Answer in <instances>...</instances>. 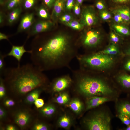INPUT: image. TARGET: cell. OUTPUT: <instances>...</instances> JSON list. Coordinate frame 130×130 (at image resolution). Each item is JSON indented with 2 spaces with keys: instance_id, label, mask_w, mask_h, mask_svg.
Returning <instances> with one entry per match:
<instances>
[{
  "instance_id": "cell-1",
  "label": "cell",
  "mask_w": 130,
  "mask_h": 130,
  "mask_svg": "<svg viewBox=\"0 0 130 130\" xmlns=\"http://www.w3.org/2000/svg\"><path fill=\"white\" fill-rule=\"evenodd\" d=\"M71 37L58 34L42 42H37L30 50L32 63L42 71L67 67L78 51L72 46Z\"/></svg>"
},
{
  "instance_id": "cell-2",
  "label": "cell",
  "mask_w": 130,
  "mask_h": 130,
  "mask_svg": "<svg viewBox=\"0 0 130 130\" xmlns=\"http://www.w3.org/2000/svg\"><path fill=\"white\" fill-rule=\"evenodd\" d=\"M2 75L6 88L19 96L36 88L45 87L48 83L43 71L32 63L6 68Z\"/></svg>"
},
{
  "instance_id": "cell-3",
  "label": "cell",
  "mask_w": 130,
  "mask_h": 130,
  "mask_svg": "<svg viewBox=\"0 0 130 130\" xmlns=\"http://www.w3.org/2000/svg\"><path fill=\"white\" fill-rule=\"evenodd\" d=\"M77 86L86 100L94 96L111 97L117 99L122 93L106 79L88 75L79 76Z\"/></svg>"
},
{
  "instance_id": "cell-4",
  "label": "cell",
  "mask_w": 130,
  "mask_h": 130,
  "mask_svg": "<svg viewBox=\"0 0 130 130\" xmlns=\"http://www.w3.org/2000/svg\"><path fill=\"white\" fill-rule=\"evenodd\" d=\"M84 117L83 123L88 130H112V120L113 117L109 107L105 104L90 110Z\"/></svg>"
},
{
  "instance_id": "cell-5",
  "label": "cell",
  "mask_w": 130,
  "mask_h": 130,
  "mask_svg": "<svg viewBox=\"0 0 130 130\" xmlns=\"http://www.w3.org/2000/svg\"><path fill=\"white\" fill-rule=\"evenodd\" d=\"M109 55L101 53L87 56L78 55L76 57L81 66L93 69H106L111 66L114 59Z\"/></svg>"
},
{
  "instance_id": "cell-6",
  "label": "cell",
  "mask_w": 130,
  "mask_h": 130,
  "mask_svg": "<svg viewBox=\"0 0 130 130\" xmlns=\"http://www.w3.org/2000/svg\"><path fill=\"white\" fill-rule=\"evenodd\" d=\"M13 118L14 122L21 130H25L31 127L34 120L32 112L26 108L17 110L14 113Z\"/></svg>"
},
{
  "instance_id": "cell-7",
  "label": "cell",
  "mask_w": 130,
  "mask_h": 130,
  "mask_svg": "<svg viewBox=\"0 0 130 130\" xmlns=\"http://www.w3.org/2000/svg\"><path fill=\"white\" fill-rule=\"evenodd\" d=\"M101 39L100 33L94 30H90L86 31L82 36V44L88 48L95 47L99 43Z\"/></svg>"
},
{
  "instance_id": "cell-8",
  "label": "cell",
  "mask_w": 130,
  "mask_h": 130,
  "mask_svg": "<svg viewBox=\"0 0 130 130\" xmlns=\"http://www.w3.org/2000/svg\"><path fill=\"white\" fill-rule=\"evenodd\" d=\"M130 95L127 94L124 98L117 99L115 102L116 116L125 115L130 119Z\"/></svg>"
},
{
  "instance_id": "cell-9",
  "label": "cell",
  "mask_w": 130,
  "mask_h": 130,
  "mask_svg": "<svg viewBox=\"0 0 130 130\" xmlns=\"http://www.w3.org/2000/svg\"><path fill=\"white\" fill-rule=\"evenodd\" d=\"M72 82V79L69 75H64L54 80L50 84V88L53 92H58L67 88Z\"/></svg>"
},
{
  "instance_id": "cell-10",
  "label": "cell",
  "mask_w": 130,
  "mask_h": 130,
  "mask_svg": "<svg viewBox=\"0 0 130 130\" xmlns=\"http://www.w3.org/2000/svg\"><path fill=\"white\" fill-rule=\"evenodd\" d=\"M98 18L93 8L88 7L84 9L81 14L80 23L84 26H90L95 25Z\"/></svg>"
},
{
  "instance_id": "cell-11",
  "label": "cell",
  "mask_w": 130,
  "mask_h": 130,
  "mask_svg": "<svg viewBox=\"0 0 130 130\" xmlns=\"http://www.w3.org/2000/svg\"><path fill=\"white\" fill-rule=\"evenodd\" d=\"M117 99L111 97L102 96H94L86 100L85 111L89 110L105 104L106 103L114 102Z\"/></svg>"
},
{
  "instance_id": "cell-12",
  "label": "cell",
  "mask_w": 130,
  "mask_h": 130,
  "mask_svg": "<svg viewBox=\"0 0 130 130\" xmlns=\"http://www.w3.org/2000/svg\"><path fill=\"white\" fill-rule=\"evenodd\" d=\"M116 79L119 86L118 89L121 93L130 95V74L123 73L117 76Z\"/></svg>"
},
{
  "instance_id": "cell-13",
  "label": "cell",
  "mask_w": 130,
  "mask_h": 130,
  "mask_svg": "<svg viewBox=\"0 0 130 130\" xmlns=\"http://www.w3.org/2000/svg\"><path fill=\"white\" fill-rule=\"evenodd\" d=\"M54 23L49 20H40L35 22L33 25L29 32V36H33L49 30Z\"/></svg>"
},
{
  "instance_id": "cell-14",
  "label": "cell",
  "mask_w": 130,
  "mask_h": 130,
  "mask_svg": "<svg viewBox=\"0 0 130 130\" xmlns=\"http://www.w3.org/2000/svg\"><path fill=\"white\" fill-rule=\"evenodd\" d=\"M34 14L33 13L26 14L22 18L17 31L18 33L26 31L33 24Z\"/></svg>"
},
{
  "instance_id": "cell-15",
  "label": "cell",
  "mask_w": 130,
  "mask_h": 130,
  "mask_svg": "<svg viewBox=\"0 0 130 130\" xmlns=\"http://www.w3.org/2000/svg\"><path fill=\"white\" fill-rule=\"evenodd\" d=\"M26 52L30 53L31 50L26 51L25 49L24 46H17L13 45L10 52L6 56H12L14 57L17 61L18 65H20V62L21 58L24 54Z\"/></svg>"
},
{
  "instance_id": "cell-16",
  "label": "cell",
  "mask_w": 130,
  "mask_h": 130,
  "mask_svg": "<svg viewBox=\"0 0 130 130\" xmlns=\"http://www.w3.org/2000/svg\"><path fill=\"white\" fill-rule=\"evenodd\" d=\"M45 87H40L36 88L26 94L24 98V103L29 105L33 104L37 99L39 98L41 93Z\"/></svg>"
},
{
  "instance_id": "cell-17",
  "label": "cell",
  "mask_w": 130,
  "mask_h": 130,
  "mask_svg": "<svg viewBox=\"0 0 130 130\" xmlns=\"http://www.w3.org/2000/svg\"><path fill=\"white\" fill-rule=\"evenodd\" d=\"M63 0H56L53 6V9L51 17L54 21H56L60 16L65 6Z\"/></svg>"
},
{
  "instance_id": "cell-18",
  "label": "cell",
  "mask_w": 130,
  "mask_h": 130,
  "mask_svg": "<svg viewBox=\"0 0 130 130\" xmlns=\"http://www.w3.org/2000/svg\"><path fill=\"white\" fill-rule=\"evenodd\" d=\"M56 111V109L55 106L52 104L44 105L39 109V112L40 114L46 117H52L55 114Z\"/></svg>"
},
{
  "instance_id": "cell-19",
  "label": "cell",
  "mask_w": 130,
  "mask_h": 130,
  "mask_svg": "<svg viewBox=\"0 0 130 130\" xmlns=\"http://www.w3.org/2000/svg\"><path fill=\"white\" fill-rule=\"evenodd\" d=\"M68 106L75 113H79L85 110V106L79 99H74L69 103Z\"/></svg>"
},
{
  "instance_id": "cell-20",
  "label": "cell",
  "mask_w": 130,
  "mask_h": 130,
  "mask_svg": "<svg viewBox=\"0 0 130 130\" xmlns=\"http://www.w3.org/2000/svg\"><path fill=\"white\" fill-rule=\"evenodd\" d=\"M11 10L7 16L8 22L10 24L16 21L19 18L22 11L21 5Z\"/></svg>"
},
{
  "instance_id": "cell-21",
  "label": "cell",
  "mask_w": 130,
  "mask_h": 130,
  "mask_svg": "<svg viewBox=\"0 0 130 130\" xmlns=\"http://www.w3.org/2000/svg\"><path fill=\"white\" fill-rule=\"evenodd\" d=\"M47 7L44 4H41L36 8L37 16L40 18L46 20H49L51 18Z\"/></svg>"
},
{
  "instance_id": "cell-22",
  "label": "cell",
  "mask_w": 130,
  "mask_h": 130,
  "mask_svg": "<svg viewBox=\"0 0 130 130\" xmlns=\"http://www.w3.org/2000/svg\"><path fill=\"white\" fill-rule=\"evenodd\" d=\"M72 120L70 117L68 115L65 114L59 118L58 122V124L60 127L68 129L71 126Z\"/></svg>"
},
{
  "instance_id": "cell-23",
  "label": "cell",
  "mask_w": 130,
  "mask_h": 130,
  "mask_svg": "<svg viewBox=\"0 0 130 130\" xmlns=\"http://www.w3.org/2000/svg\"><path fill=\"white\" fill-rule=\"evenodd\" d=\"M30 127V129L32 130H48L50 129L49 125L46 124L36 120H35Z\"/></svg>"
},
{
  "instance_id": "cell-24",
  "label": "cell",
  "mask_w": 130,
  "mask_h": 130,
  "mask_svg": "<svg viewBox=\"0 0 130 130\" xmlns=\"http://www.w3.org/2000/svg\"><path fill=\"white\" fill-rule=\"evenodd\" d=\"M22 0H7L4 6L9 10H11L21 5Z\"/></svg>"
},
{
  "instance_id": "cell-25",
  "label": "cell",
  "mask_w": 130,
  "mask_h": 130,
  "mask_svg": "<svg viewBox=\"0 0 130 130\" xmlns=\"http://www.w3.org/2000/svg\"><path fill=\"white\" fill-rule=\"evenodd\" d=\"M117 12L123 20L126 22L130 21V11L128 8L124 7L118 9Z\"/></svg>"
},
{
  "instance_id": "cell-26",
  "label": "cell",
  "mask_w": 130,
  "mask_h": 130,
  "mask_svg": "<svg viewBox=\"0 0 130 130\" xmlns=\"http://www.w3.org/2000/svg\"><path fill=\"white\" fill-rule=\"evenodd\" d=\"M69 100V96L66 93H63L60 94L55 98L54 101L58 104H64L67 103Z\"/></svg>"
},
{
  "instance_id": "cell-27",
  "label": "cell",
  "mask_w": 130,
  "mask_h": 130,
  "mask_svg": "<svg viewBox=\"0 0 130 130\" xmlns=\"http://www.w3.org/2000/svg\"><path fill=\"white\" fill-rule=\"evenodd\" d=\"M113 26L114 29L120 33L125 36L130 35V31L126 27L119 24L114 25Z\"/></svg>"
},
{
  "instance_id": "cell-28",
  "label": "cell",
  "mask_w": 130,
  "mask_h": 130,
  "mask_svg": "<svg viewBox=\"0 0 130 130\" xmlns=\"http://www.w3.org/2000/svg\"><path fill=\"white\" fill-rule=\"evenodd\" d=\"M64 24L73 29L78 30L81 29L84 26L80 22L73 20L69 22Z\"/></svg>"
},
{
  "instance_id": "cell-29",
  "label": "cell",
  "mask_w": 130,
  "mask_h": 130,
  "mask_svg": "<svg viewBox=\"0 0 130 130\" xmlns=\"http://www.w3.org/2000/svg\"><path fill=\"white\" fill-rule=\"evenodd\" d=\"M38 0H22L21 5L26 10L33 7L36 4Z\"/></svg>"
},
{
  "instance_id": "cell-30",
  "label": "cell",
  "mask_w": 130,
  "mask_h": 130,
  "mask_svg": "<svg viewBox=\"0 0 130 130\" xmlns=\"http://www.w3.org/2000/svg\"><path fill=\"white\" fill-rule=\"evenodd\" d=\"M6 87L3 78L1 76L0 78V99L3 100L6 97Z\"/></svg>"
},
{
  "instance_id": "cell-31",
  "label": "cell",
  "mask_w": 130,
  "mask_h": 130,
  "mask_svg": "<svg viewBox=\"0 0 130 130\" xmlns=\"http://www.w3.org/2000/svg\"><path fill=\"white\" fill-rule=\"evenodd\" d=\"M7 56L6 54H3L1 52L0 53V74L2 76L3 72L6 68H5V65L4 58Z\"/></svg>"
},
{
  "instance_id": "cell-32",
  "label": "cell",
  "mask_w": 130,
  "mask_h": 130,
  "mask_svg": "<svg viewBox=\"0 0 130 130\" xmlns=\"http://www.w3.org/2000/svg\"><path fill=\"white\" fill-rule=\"evenodd\" d=\"M3 100V104L5 107H13L15 105V102L13 100L7 97Z\"/></svg>"
},
{
  "instance_id": "cell-33",
  "label": "cell",
  "mask_w": 130,
  "mask_h": 130,
  "mask_svg": "<svg viewBox=\"0 0 130 130\" xmlns=\"http://www.w3.org/2000/svg\"><path fill=\"white\" fill-rule=\"evenodd\" d=\"M60 20L64 23L69 22L73 20V18L71 15L68 14H65L59 18Z\"/></svg>"
},
{
  "instance_id": "cell-34",
  "label": "cell",
  "mask_w": 130,
  "mask_h": 130,
  "mask_svg": "<svg viewBox=\"0 0 130 130\" xmlns=\"http://www.w3.org/2000/svg\"><path fill=\"white\" fill-rule=\"evenodd\" d=\"M126 126L130 125V119L126 116L123 115H119L116 116Z\"/></svg>"
},
{
  "instance_id": "cell-35",
  "label": "cell",
  "mask_w": 130,
  "mask_h": 130,
  "mask_svg": "<svg viewBox=\"0 0 130 130\" xmlns=\"http://www.w3.org/2000/svg\"><path fill=\"white\" fill-rule=\"evenodd\" d=\"M100 16L102 19L104 21L108 20L111 17V14L105 10H103L101 12Z\"/></svg>"
},
{
  "instance_id": "cell-36",
  "label": "cell",
  "mask_w": 130,
  "mask_h": 130,
  "mask_svg": "<svg viewBox=\"0 0 130 130\" xmlns=\"http://www.w3.org/2000/svg\"><path fill=\"white\" fill-rule=\"evenodd\" d=\"M7 116V112L2 106L0 107V121L6 120Z\"/></svg>"
},
{
  "instance_id": "cell-37",
  "label": "cell",
  "mask_w": 130,
  "mask_h": 130,
  "mask_svg": "<svg viewBox=\"0 0 130 130\" xmlns=\"http://www.w3.org/2000/svg\"><path fill=\"white\" fill-rule=\"evenodd\" d=\"M74 0H67L65 5L66 9L70 11L73 9L75 5Z\"/></svg>"
},
{
  "instance_id": "cell-38",
  "label": "cell",
  "mask_w": 130,
  "mask_h": 130,
  "mask_svg": "<svg viewBox=\"0 0 130 130\" xmlns=\"http://www.w3.org/2000/svg\"><path fill=\"white\" fill-rule=\"evenodd\" d=\"M128 58L125 62L124 67L125 70L130 73V56H127Z\"/></svg>"
},
{
  "instance_id": "cell-39",
  "label": "cell",
  "mask_w": 130,
  "mask_h": 130,
  "mask_svg": "<svg viewBox=\"0 0 130 130\" xmlns=\"http://www.w3.org/2000/svg\"><path fill=\"white\" fill-rule=\"evenodd\" d=\"M56 0H42L45 5L47 7L51 8L53 7L54 4Z\"/></svg>"
},
{
  "instance_id": "cell-40",
  "label": "cell",
  "mask_w": 130,
  "mask_h": 130,
  "mask_svg": "<svg viewBox=\"0 0 130 130\" xmlns=\"http://www.w3.org/2000/svg\"><path fill=\"white\" fill-rule=\"evenodd\" d=\"M73 9L74 13L76 15L78 16L80 14L81 12L80 5L77 1L75 4Z\"/></svg>"
},
{
  "instance_id": "cell-41",
  "label": "cell",
  "mask_w": 130,
  "mask_h": 130,
  "mask_svg": "<svg viewBox=\"0 0 130 130\" xmlns=\"http://www.w3.org/2000/svg\"><path fill=\"white\" fill-rule=\"evenodd\" d=\"M44 104L43 99L38 98L36 100L34 104L37 108L39 109L42 107L44 105Z\"/></svg>"
},
{
  "instance_id": "cell-42",
  "label": "cell",
  "mask_w": 130,
  "mask_h": 130,
  "mask_svg": "<svg viewBox=\"0 0 130 130\" xmlns=\"http://www.w3.org/2000/svg\"><path fill=\"white\" fill-rule=\"evenodd\" d=\"M96 8L99 10H103L105 8V6L103 1L99 0L96 3Z\"/></svg>"
},
{
  "instance_id": "cell-43",
  "label": "cell",
  "mask_w": 130,
  "mask_h": 130,
  "mask_svg": "<svg viewBox=\"0 0 130 130\" xmlns=\"http://www.w3.org/2000/svg\"><path fill=\"white\" fill-rule=\"evenodd\" d=\"M116 47L114 45H112L105 50L100 52V53L109 55L110 53L114 50Z\"/></svg>"
},
{
  "instance_id": "cell-44",
  "label": "cell",
  "mask_w": 130,
  "mask_h": 130,
  "mask_svg": "<svg viewBox=\"0 0 130 130\" xmlns=\"http://www.w3.org/2000/svg\"><path fill=\"white\" fill-rule=\"evenodd\" d=\"M114 14V20L116 22L120 23L123 21V20L120 15L117 11Z\"/></svg>"
},
{
  "instance_id": "cell-45",
  "label": "cell",
  "mask_w": 130,
  "mask_h": 130,
  "mask_svg": "<svg viewBox=\"0 0 130 130\" xmlns=\"http://www.w3.org/2000/svg\"><path fill=\"white\" fill-rule=\"evenodd\" d=\"M110 38L111 41L114 43L118 42L119 40L118 37L114 33L111 32L110 34Z\"/></svg>"
},
{
  "instance_id": "cell-46",
  "label": "cell",
  "mask_w": 130,
  "mask_h": 130,
  "mask_svg": "<svg viewBox=\"0 0 130 130\" xmlns=\"http://www.w3.org/2000/svg\"><path fill=\"white\" fill-rule=\"evenodd\" d=\"M5 129L6 130H18L19 129L14 125L9 124L6 125L5 127Z\"/></svg>"
},
{
  "instance_id": "cell-47",
  "label": "cell",
  "mask_w": 130,
  "mask_h": 130,
  "mask_svg": "<svg viewBox=\"0 0 130 130\" xmlns=\"http://www.w3.org/2000/svg\"><path fill=\"white\" fill-rule=\"evenodd\" d=\"M115 2L120 4H126L130 3V0H112Z\"/></svg>"
},
{
  "instance_id": "cell-48",
  "label": "cell",
  "mask_w": 130,
  "mask_h": 130,
  "mask_svg": "<svg viewBox=\"0 0 130 130\" xmlns=\"http://www.w3.org/2000/svg\"><path fill=\"white\" fill-rule=\"evenodd\" d=\"M3 39L8 40V37L5 34L0 32V40Z\"/></svg>"
},
{
  "instance_id": "cell-49",
  "label": "cell",
  "mask_w": 130,
  "mask_h": 130,
  "mask_svg": "<svg viewBox=\"0 0 130 130\" xmlns=\"http://www.w3.org/2000/svg\"><path fill=\"white\" fill-rule=\"evenodd\" d=\"M5 15L2 11L0 13V24H2L3 22L5 19Z\"/></svg>"
},
{
  "instance_id": "cell-50",
  "label": "cell",
  "mask_w": 130,
  "mask_h": 130,
  "mask_svg": "<svg viewBox=\"0 0 130 130\" xmlns=\"http://www.w3.org/2000/svg\"><path fill=\"white\" fill-rule=\"evenodd\" d=\"M124 54L125 56H130V45L124 50Z\"/></svg>"
},
{
  "instance_id": "cell-51",
  "label": "cell",
  "mask_w": 130,
  "mask_h": 130,
  "mask_svg": "<svg viewBox=\"0 0 130 130\" xmlns=\"http://www.w3.org/2000/svg\"><path fill=\"white\" fill-rule=\"evenodd\" d=\"M119 130H130V125L126 126V127L123 128H118Z\"/></svg>"
},
{
  "instance_id": "cell-52",
  "label": "cell",
  "mask_w": 130,
  "mask_h": 130,
  "mask_svg": "<svg viewBox=\"0 0 130 130\" xmlns=\"http://www.w3.org/2000/svg\"><path fill=\"white\" fill-rule=\"evenodd\" d=\"M5 0H0V4L1 6L4 5L6 1Z\"/></svg>"
},
{
  "instance_id": "cell-53",
  "label": "cell",
  "mask_w": 130,
  "mask_h": 130,
  "mask_svg": "<svg viewBox=\"0 0 130 130\" xmlns=\"http://www.w3.org/2000/svg\"><path fill=\"white\" fill-rule=\"evenodd\" d=\"M84 0H76V1L80 5H81Z\"/></svg>"
},
{
  "instance_id": "cell-54",
  "label": "cell",
  "mask_w": 130,
  "mask_h": 130,
  "mask_svg": "<svg viewBox=\"0 0 130 130\" xmlns=\"http://www.w3.org/2000/svg\"><path fill=\"white\" fill-rule=\"evenodd\" d=\"M64 0V1H67V0Z\"/></svg>"
},
{
  "instance_id": "cell-55",
  "label": "cell",
  "mask_w": 130,
  "mask_h": 130,
  "mask_svg": "<svg viewBox=\"0 0 130 130\" xmlns=\"http://www.w3.org/2000/svg\"></svg>"
}]
</instances>
